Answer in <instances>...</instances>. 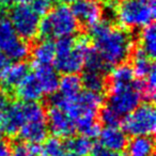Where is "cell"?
Masks as SVG:
<instances>
[{
	"instance_id": "obj_13",
	"label": "cell",
	"mask_w": 156,
	"mask_h": 156,
	"mask_svg": "<svg viewBox=\"0 0 156 156\" xmlns=\"http://www.w3.org/2000/svg\"><path fill=\"white\" fill-rule=\"evenodd\" d=\"M29 66L24 61H14L0 72V83L5 91L15 90L20 81L28 75Z\"/></svg>"
},
{
	"instance_id": "obj_1",
	"label": "cell",
	"mask_w": 156,
	"mask_h": 156,
	"mask_svg": "<svg viewBox=\"0 0 156 156\" xmlns=\"http://www.w3.org/2000/svg\"><path fill=\"white\" fill-rule=\"evenodd\" d=\"M104 104L102 93L86 90L74 98H63L59 93H54L50 105L63 109L67 113L77 129L83 136L95 138L100 134L98 113Z\"/></svg>"
},
{
	"instance_id": "obj_11",
	"label": "cell",
	"mask_w": 156,
	"mask_h": 156,
	"mask_svg": "<svg viewBox=\"0 0 156 156\" xmlns=\"http://www.w3.org/2000/svg\"><path fill=\"white\" fill-rule=\"evenodd\" d=\"M78 23L87 27H92L102 20L103 7L100 0H77L72 7Z\"/></svg>"
},
{
	"instance_id": "obj_20",
	"label": "cell",
	"mask_w": 156,
	"mask_h": 156,
	"mask_svg": "<svg viewBox=\"0 0 156 156\" xmlns=\"http://www.w3.org/2000/svg\"><path fill=\"white\" fill-rule=\"evenodd\" d=\"M81 78L77 74H64L59 79V94L63 98H74L81 92Z\"/></svg>"
},
{
	"instance_id": "obj_30",
	"label": "cell",
	"mask_w": 156,
	"mask_h": 156,
	"mask_svg": "<svg viewBox=\"0 0 156 156\" xmlns=\"http://www.w3.org/2000/svg\"><path fill=\"white\" fill-rule=\"evenodd\" d=\"M30 5L40 16H44L50 10V0H31Z\"/></svg>"
},
{
	"instance_id": "obj_24",
	"label": "cell",
	"mask_w": 156,
	"mask_h": 156,
	"mask_svg": "<svg viewBox=\"0 0 156 156\" xmlns=\"http://www.w3.org/2000/svg\"><path fill=\"white\" fill-rule=\"evenodd\" d=\"M139 48H141L149 57L154 59L156 52V30L153 23L142 28Z\"/></svg>"
},
{
	"instance_id": "obj_32",
	"label": "cell",
	"mask_w": 156,
	"mask_h": 156,
	"mask_svg": "<svg viewBox=\"0 0 156 156\" xmlns=\"http://www.w3.org/2000/svg\"><path fill=\"white\" fill-rule=\"evenodd\" d=\"M31 0H0V8H12L20 3H28Z\"/></svg>"
},
{
	"instance_id": "obj_27",
	"label": "cell",
	"mask_w": 156,
	"mask_h": 156,
	"mask_svg": "<svg viewBox=\"0 0 156 156\" xmlns=\"http://www.w3.org/2000/svg\"><path fill=\"white\" fill-rule=\"evenodd\" d=\"M156 89V74L155 69L151 72L145 78L141 79V92L142 98L147 100V102H152L155 96Z\"/></svg>"
},
{
	"instance_id": "obj_6",
	"label": "cell",
	"mask_w": 156,
	"mask_h": 156,
	"mask_svg": "<svg viewBox=\"0 0 156 156\" xmlns=\"http://www.w3.org/2000/svg\"><path fill=\"white\" fill-rule=\"evenodd\" d=\"M141 80H133L130 83H109L108 104L122 118L132 112L142 100Z\"/></svg>"
},
{
	"instance_id": "obj_31",
	"label": "cell",
	"mask_w": 156,
	"mask_h": 156,
	"mask_svg": "<svg viewBox=\"0 0 156 156\" xmlns=\"http://www.w3.org/2000/svg\"><path fill=\"white\" fill-rule=\"evenodd\" d=\"M91 156H126L122 152H115V151H108V150L105 149H96L93 151Z\"/></svg>"
},
{
	"instance_id": "obj_28",
	"label": "cell",
	"mask_w": 156,
	"mask_h": 156,
	"mask_svg": "<svg viewBox=\"0 0 156 156\" xmlns=\"http://www.w3.org/2000/svg\"><path fill=\"white\" fill-rule=\"evenodd\" d=\"M101 110V120L105 125H111V126H118L123 118L109 105L103 107L100 109Z\"/></svg>"
},
{
	"instance_id": "obj_22",
	"label": "cell",
	"mask_w": 156,
	"mask_h": 156,
	"mask_svg": "<svg viewBox=\"0 0 156 156\" xmlns=\"http://www.w3.org/2000/svg\"><path fill=\"white\" fill-rule=\"evenodd\" d=\"M40 156H72L67 151L65 142L59 137L52 136L43 141L40 145Z\"/></svg>"
},
{
	"instance_id": "obj_35",
	"label": "cell",
	"mask_w": 156,
	"mask_h": 156,
	"mask_svg": "<svg viewBox=\"0 0 156 156\" xmlns=\"http://www.w3.org/2000/svg\"><path fill=\"white\" fill-rule=\"evenodd\" d=\"M58 1L62 3V5H73L77 0H58Z\"/></svg>"
},
{
	"instance_id": "obj_18",
	"label": "cell",
	"mask_w": 156,
	"mask_h": 156,
	"mask_svg": "<svg viewBox=\"0 0 156 156\" xmlns=\"http://www.w3.org/2000/svg\"><path fill=\"white\" fill-rule=\"evenodd\" d=\"M126 156H154V140L152 136H135L127 141Z\"/></svg>"
},
{
	"instance_id": "obj_33",
	"label": "cell",
	"mask_w": 156,
	"mask_h": 156,
	"mask_svg": "<svg viewBox=\"0 0 156 156\" xmlns=\"http://www.w3.org/2000/svg\"><path fill=\"white\" fill-rule=\"evenodd\" d=\"M11 145L7 141L0 139V156H10Z\"/></svg>"
},
{
	"instance_id": "obj_25",
	"label": "cell",
	"mask_w": 156,
	"mask_h": 156,
	"mask_svg": "<svg viewBox=\"0 0 156 156\" xmlns=\"http://www.w3.org/2000/svg\"><path fill=\"white\" fill-rule=\"evenodd\" d=\"M135 79V74L133 67L127 63H120L113 66L110 73L109 83H130Z\"/></svg>"
},
{
	"instance_id": "obj_8",
	"label": "cell",
	"mask_w": 156,
	"mask_h": 156,
	"mask_svg": "<svg viewBox=\"0 0 156 156\" xmlns=\"http://www.w3.org/2000/svg\"><path fill=\"white\" fill-rule=\"evenodd\" d=\"M0 51L9 60L24 61L29 55V45L15 32L9 17L0 14Z\"/></svg>"
},
{
	"instance_id": "obj_5",
	"label": "cell",
	"mask_w": 156,
	"mask_h": 156,
	"mask_svg": "<svg viewBox=\"0 0 156 156\" xmlns=\"http://www.w3.org/2000/svg\"><path fill=\"white\" fill-rule=\"evenodd\" d=\"M120 26L125 29H142L155 18V0H122L115 7Z\"/></svg>"
},
{
	"instance_id": "obj_17",
	"label": "cell",
	"mask_w": 156,
	"mask_h": 156,
	"mask_svg": "<svg viewBox=\"0 0 156 156\" xmlns=\"http://www.w3.org/2000/svg\"><path fill=\"white\" fill-rule=\"evenodd\" d=\"M56 57V46L51 40L44 39L32 49L33 65H51Z\"/></svg>"
},
{
	"instance_id": "obj_16",
	"label": "cell",
	"mask_w": 156,
	"mask_h": 156,
	"mask_svg": "<svg viewBox=\"0 0 156 156\" xmlns=\"http://www.w3.org/2000/svg\"><path fill=\"white\" fill-rule=\"evenodd\" d=\"M47 132V122L46 120H43V121L27 122L20 128L17 134L22 140L39 144L46 139Z\"/></svg>"
},
{
	"instance_id": "obj_9",
	"label": "cell",
	"mask_w": 156,
	"mask_h": 156,
	"mask_svg": "<svg viewBox=\"0 0 156 156\" xmlns=\"http://www.w3.org/2000/svg\"><path fill=\"white\" fill-rule=\"evenodd\" d=\"M9 20L17 35L25 41L33 40L39 34L41 16L29 3H20L12 7Z\"/></svg>"
},
{
	"instance_id": "obj_21",
	"label": "cell",
	"mask_w": 156,
	"mask_h": 156,
	"mask_svg": "<svg viewBox=\"0 0 156 156\" xmlns=\"http://www.w3.org/2000/svg\"><path fill=\"white\" fill-rule=\"evenodd\" d=\"M132 67L135 76H137L140 79L145 78L153 69H155L153 59L147 56L141 48H137L135 50Z\"/></svg>"
},
{
	"instance_id": "obj_12",
	"label": "cell",
	"mask_w": 156,
	"mask_h": 156,
	"mask_svg": "<svg viewBox=\"0 0 156 156\" xmlns=\"http://www.w3.org/2000/svg\"><path fill=\"white\" fill-rule=\"evenodd\" d=\"M98 142L102 149L122 152L127 144V135L118 126L105 125L98 134Z\"/></svg>"
},
{
	"instance_id": "obj_2",
	"label": "cell",
	"mask_w": 156,
	"mask_h": 156,
	"mask_svg": "<svg viewBox=\"0 0 156 156\" xmlns=\"http://www.w3.org/2000/svg\"><path fill=\"white\" fill-rule=\"evenodd\" d=\"M90 28L95 48L94 50L107 66H115L125 62L130 56L134 45L130 33L103 20H100Z\"/></svg>"
},
{
	"instance_id": "obj_14",
	"label": "cell",
	"mask_w": 156,
	"mask_h": 156,
	"mask_svg": "<svg viewBox=\"0 0 156 156\" xmlns=\"http://www.w3.org/2000/svg\"><path fill=\"white\" fill-rule=\"evenodd\" d=\"M15 92L18 98L24 102H39L44 96L41 85L33 73H28L15 88Z\"/></svg>"
},
{
	"instance_id": "obj_15",
	"label": "cell",
	"mask_w": 156,
	"mask_h": 156,
	"mask_svg": "<svg viewBox=\"0 0 156 156\" xmlns=\"http://www.w3.org/2000/svg\"><path fill=\"white\" fill-rule=\"evenodd\" d=\"M33 74L42 87L44 95H52L58 91L59 76L56 69L51 65H33Z\"/></svg>"
},
{
	"instance_id": "obj_29",
	"label": "cell",
	"mask_w": 156,
	"mask_h": 156,
	"mask_svg": "<svg viewBox=\"0 0 156 156\" xmlns=\"http://www.w3.org/2000/svg\"><path fill=\"white\" fill-rule=\"evenodd\" d=\"M10 100L5 93H0V133H2V128L5 125V118H7L8 111L10 107Z\"/></svg>"
},
{
	"instance_id": "obj_10",
	"label": "cell",
	"mask_w": 156,
	"mask_h": 156,
	"mask_svg": "<svg viewBox=\"0 0 156 156\" xmlns=\"http://www.w3.org/2000/svg\"><path fill=\"white\" fill-rule=\"evenodd\" d=\"M46 122L47 127L54 134V136L59 138L71 137L76 130L75 125L67 113L57 106L50 105L49 109L46 112Z\"/></svg>"
},
{
	"instance_id": "obj_23",
	"label": "cell",
	"mask_w": 156,
	"mask_h": 156,
	"mask_svg": "<svg viewBox=\"0 0 156 156\" xmlns=\"http://www.w3.org/2000/svg\"><path fill=\"white\" fill-rule=\"evenodd\" d=\"M80 78L83 87H85L89 91L103 93L106 88V73L85 69L83 77Z\"/></svg>"
},
{
	"instance_id": "obj_3",
	"label": "cell",
	"mask_w": 156,
	"mask_h": 156,
	"mask_svg": "<svg viewBox=\"0 0 156 156\" xmlns=\"http://www.w3.org/2000/svg\"><path fill=\"white\" fill-rule=\"evenodd\" d=\"M55 57V69L62 74H77L85 66L86 59L91 50L89 40L86 37L58 39Z\"/></svg>"
},
{
	"instance_id": "obj_34",
	"label": "cell",
	"mask_w": 156,
	"mask_h": 156,
	"mask_svg": "<svg viewBox=\"0 0 156 156\" xmlns=\"http://www.w3.org/2000/svg\"><path fill=\"white\" fill-rule=\"evenodd\" d=\"M8 63H9V59L5 57V55L2 51H0V72L7 66Z\"/></svg>"
},
{
	"instance_id": "obj_4",
	"label": "cell",
	"mask_w": 156,
	"mask_h": 156,
	"mask_svg": "<svg viewBox=\"0 0 156 156\" xmlns=\"http://www.w3.org/2000/svg\"><path fill=\"white\" fill-rule=\"evenodd\" d=\"M79 29V23L71 8L59 5L52 8L40 20L39 34L43 39H61L73 37Z\"/></svg>"
},
{
	"instance_id": "obj_7",
	"label": "cell",
	"mask_w": 156,
	"mask_h": 156,
	"mask_svg": "<svg viewBox=\"0 0 156 156\" xmlns=\"http://www.w3.org/2000/svg\"><path fill=\"white\" fill-rule=\"evenodd\" d=\"M156 128V112L151 102L139 104L123 118V130L130 136H152Z\"/></svg>"
},
{
	"instance_id": "obj_19",
	"label": "cell",
	"mask_w": 156,
	"mask_h": 156,
	"mask_svg": "<svg viewBox=\"0 0 156 156\" xmlns=\"http://www.w3.org/2000/svg\"><path fill=\"white\" fill-rule=\"evenodd\" d=\"M65 145L72 156H91L95 150V145L92 139L83 135L69 138L65 141Z\"/></svg>"
},
{
	"instance_id": "obj_26",
	"label": "cell",
	"mask_w": 156,
	"mask_h": 156,
	"mask_svg": "<svg viewBox=\"0 0 156 156\" xmlns=\"http://www.w3.org/2000/svg\"><path fill=\"white\" fill-rule=\"evenodd\" d=\"M10 156H40V145L24 140L18 141L11 145Z\"/></svg>"
}]
</instances>
